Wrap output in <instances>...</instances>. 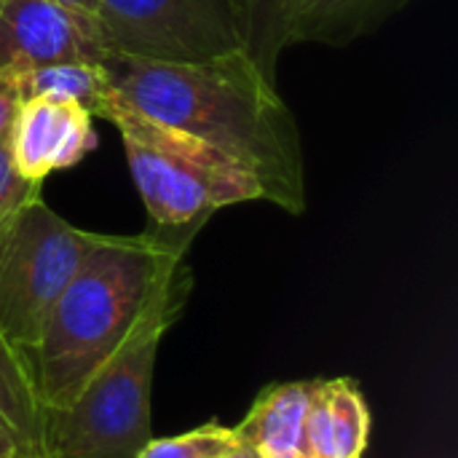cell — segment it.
Segmentation results:
<instances>
[{
  "label": "cell",
  "mask_w": 458,
  "mask_h": 458,
  "mask_svg": "<svg viewBox=\"0 0 458 458\" xmlns=\"http://www.w3.org/2000/svg\"><path fill=\"white\" fill-rule=\"evenodd\" d=\"M91 113L75 102L32 97L21 99L11 126L16 169L35 182L83 161L97 148Z\"/></svg>",
  "instance_id": "obj_8"
},
{
  "label": "cell",
  "mask_w": 458,
  "mask_h": 458,
  "mask_svg": "<svg viewBox=\"0 0 458 458\" xmlns=\"http://www.w3.org/2000/svg\"><path fill=\"white\" fill-rule=\"evenodd\" d=\"M19 105H21V91H19L16 70L0 67V140L5 134H11Z\"/></svg>",
  "instance_id": "obj_18"
},
{
  "label": "cell",
  "mask_w": 458,
  "mask_h": 458,
  "mask_svg": "<svg viewBox=\"0 0 458 458\" xmlns=\"http://www.w3.org/2000/svg\"><path fill=\"white\" fill-rule=\"evenodd\" d=\"M233 445H236L233 429L209 421L177 437L150 440L137 458H220Z\"/></svg>",
  "instance_id": "obj_14"
},
{
  "label": "cell",
  "mask_w": 458,
  "mask_h": 458,
  "mask_svg": "<svg viewBox=\"0 0 458 458\" xmlns=\"http://www.w3.org/2000/svg\"><path fill=\"white\" fill-rule=\"evenodd\" d=\"M110 56L94 13L56 0H0V67L30 70Z\"/></svg>",
  "instance_id": "obj_7"
},
{
  "label": "cell",
  "mask_w": 458,
  "mask_h": 458,
  "mask_svg": "<svg viewBox=\"0 0 458 458\" xmlns=\"http://www.w3.org/2000/svg\"><path fill=\"white\" fill-rule=\"evenodd\" d=\"M113 89L145 115L196 134L244 166L263 201L306 212V164L293 110L242 48L209 62H148L110 54Z\"/></svg>",
  "instance_id": "obj_1"
},
{
  "label": "cell",
  "mask_w": 458,
  "mask_h": 458,
  "mask_svg": "<svg viewBox=\"0 0 458 458\" xmlns=\"http://www.w3.org/2000/svg\"><path fill=\"white\" fill-rule=\"evenodd\" d=\"M102 233L56 215L40 196L0 223V333L32 352L40 330Z\"/></svg>",
  "instance_id": "obj_5"
},
{
  "label": "cell",
  "mask_w": 458,
  "mask_h": 458,
  "mask_svg": "<svg viewBox=\"0 0 458 458\" xmlns=\"http://www.w3.org/2000/svg\"><path fill=\"white\" fill-rule=\"evenodd\" d=\"M0 458H38L0 424Z\"/></svg>",
  "instance_id": "obj_19"
},
{
  "label": "cell",
  "mask_w": 458,
  "mask_h": 458,
  "mask_svg": "<svg viewBox=\"0 0 458 458\" xmlns=\"http://www.w3.org/2000/svg\"><path fill=\"white\" fill-rule=\"evenodd\" d=\"M21 99L48 97L75 102L97 118H105L110 102L115 99V89L105 64L94 62H56L30 70H16Z\"/></svg>",
  "instance_id": "obj_12"
},
{
  "label": "cell",
  "mask_w": 458,
  "mask_h": 458,
  "mask_svg": "<svg viewBox=\"0 0 458 458\" xmlns=\"http://www.w3.org/2000/svg\"><path fill=\"white\" fill-rule=\"evenodd\" d=\"M94 19L118 56L185 64L247 51L236 0H97Z\"/></svg>",
  "instance_id": "obj_6"
},
{
  "label": "cell",
  "mask_w": 458,
  "mask_h": 458,
  "mask_svg": "<svg viewBox=\"0 0 458 458\" xmlns=\"http://www.w3.org/2000/svg\"><path fill=\"white\" fill-rule=\"evenodd\" d=\"M314 381L274 384L258 394L250 413L233 427L239 443L260 458H303V421Z\"/></svg>",
  "instance_id": "obj_10"
},
{
  "label": "cell",
  "mask_w": 458,
  "mask_h": 458,
  "mask_svg": "<svg viewBox=\"0 0 458 458\" xmlns=\"http://www.w3.org/2000/svg\"><path fill=\"white\" fill-rule=\"evenodd\" d=\"M327 403L333 419L335 456L362 458L370 437V411L360 386L352 378H330Z\"/></svg>",
  "instance_id": "obj_13"
},
{
  "label": "cell",
  "mask_w": 458,
  "mask_h": 458,
  "mask_svg": "<svg viewBox=\"0 0 458 458\" xmlns=\"http://www.w3.org/2000/svg\"><path fill=\"white\" fill-rule=\"evenodd\" d=\"M166 330L134 335L81 392L43 411V458H137L153 440L150 386Z\"/></svg>",
  "instance_id": "obj_4"
},
{
  "label": "cell",
  "mask_w": 458,
  "mask_h": 458,
  "mask_svg": "<svg viewBox=\"0 0 458 458\" xmlns=\"http://www.w3.org/2000/svg\"><path fill=\"white\" fill-rule=\"evenodd\" d=\"M40 185L43 182L27 180L16 169L13 153H11V134H5L0 140V223L8 220L13 212H19L32 199H38L40 196Z\"/></svg>",
  "instance_id": "obj_17"
},
{
  "label": "cell",
  "mask_w": 458,
  "mask_h": 458,
  "mask_svg": "<svg viewBox=\"0 0 458 458\" xmlns=\"http://www.w3.org/2000/svg\"><path fill=\"white\" fill-rule=\"evenodd\" d=\"M105 121L123 140L131 180L148 209V236L188 252L207 220L231 204L263 201L255 177L204 140L129 105L118 91Z\"/></svg>",
  "instance_id": "obj_3"
},
{
  "label": "cell",
  "mask_w": 458,
  "mask_h": 458,
  "mask_svg": "<svg viewBox=\"0 0 458 458\" xmlns=\"http://www.w3.org/2000/svg\"><path fill=\"white\" fill-rule=\"evenodd\" d=\"M191 293L185 252L148 233L99 236L30 352L43 408L67 405L134 335L169 330Z\"/></svg>",
  "instance_id": "obj_2"
},
{
  "label": "cell",
  "mask_w": 458,
  "mask_h": 458,
  "mask_svg": "<svg viewBox=\"0 0 458 458\" xmlns=\"http://www.w3.org/2000/svg\"><path fill=\"white\" fill-rule=\"evenodd\" d=\"M411 0H279L276 43L349 46L389 16L403 11Z\"/></svg>",
  "instance_id": "obj_9"
},
{
  "label": "cell",
  "mask_w": 458,
  "mask_h": 458,
  "mask_svg": "<svg viewBox=\"0 0 458 458\" xmlns=\"http://www.w3.org/2000/svg\"><path fill=\"white\" fill-rule=\"evenodd\" d=\"M303 458H338L335 456V437H333V419L327 403V381L319 378L311 386V400L306 408L303 421Z\"/></svg>",
  "instance_id": "obj_16"
},
{
  "label": "cell",
  "mask_w": 458,
  "mask_h": 458,
  "mask_svg": "<svg viewBox=\"0 0 458 458\" xmlns=\"http://www.w3.org/2000/svg\"><path fill=\"white\" fill-rule=\"evenodd\" d=\"M43 411L30 354L0 333V424L38 458H43Z\"/></svg>",
  "instance_id": "obj_11"
},
{
  "label": "cell",
  "mask_w": 458,
  "mask_h": 458,
  "mask_svg": "<svg viewBox=\"0 0 458 458\" xmlns=\"http://www.w3.org/2000/svg\"><path fill=\"white\" fill-rule=\"evenodd\" d=\"M56 3H62V5H70V8H75V11H83V13H94V3H97V0H56Z\"/></svg>",
  "instance_id": "obj_21"
},
{
  "label": "cell",
  "mask_w": 458,
  "mask_h": 458,
  "mask_svg": "<svg viewBox=\"0 0 458 458\" xmlns=\"http://www.w3.org/2000/svg\"><path fill=\"white\" fill-rule=\"evenodd\" d=\"M220 458H260V456H258L252 448H247L244 443H239V440H236V445H233V448H228V451H225Z\"/></svg>",
  "instance_id": "obj_20"
},
{
  "label": "cell",
  "mask_w": 458,
  "mask_h": 458,
  "mask_svg": "<svg viewBox=\"0 0 458 458\" xmlns=\"http://www.w3.org/2000/svg\"><path fill=\"white\" fill-rule=\"evenodd\" d=\"M239 5H242V19H244L247 54L274 81V64H276V56L282 51L276 43L279 0H242Z\"/></svg>",
  "instance_id": "obj_15"
}]
</instances>
